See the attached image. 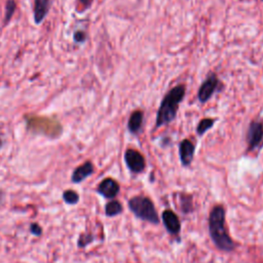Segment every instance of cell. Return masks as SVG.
Wrapping results in <instances>:
<instances>
[{
    "instance_id": "obj_1",
    "label": "cell",
    "mask_w": 263,
    "mask_h": 263,
    "mask_svg": "<svg viewBox=\"0 0 263 263\" xmlns=\"http://www.w3.org/2000/svg\"><path fill=\"white\" fill-rule=\"evenodd\" d=\"M209 233L217 249L224 252H232L236 245L230 237L225 227V209L221 204L215 205L208 220Z\"/></svg>"
},
{
    "instance_id": "obj_2",
    "label": "cell",
    "mask_w": 263,
    "mask_h": 263,
    "mask_svg": "<svg viewBox=\"0 0 263 263\" xmlns=\"http://www.w3.org/2000/svg\"><path fill=\"white\" fill-rule=\"evenodd\" d=\"M185 92L186 86L184 84H178L164 95L157 109L155 128L168 124L176 118L180 103L185 97Z\"/></svg>"
},
{
    "instance_id": "obj_3",
    "label": "cell",
    "mask_w": 263,
    "mask_h": 263,
    "mask_svg": "<svg viewBox=\"0 0 263 263\" xmlns=\"http://www.w3.org/2000/svg\"><path fill=\"white\" fill-rule=\"evenodd\" d=\"M128 209L132 213L139 219L143 221H147L152 224L159 223V217L153 201L147 197L142 195H137L132 197L128 202Z\"/></svg>"
},
{
    "instance_id": "obj_4",
    "label": "cell",
    "mask_w": 263,
    "mask_h": 263,
    "mask_svg": "<svg viewBox=\"0 0 263 263\" xmlns=\"http://www.w3.org/2000/svg\"><path fill=\"white\" fill-rule=\"evenodd\" d=\"M219 87H222L220 79L218 78L216 73L210 72L197 90L198 101L202 104L206 103L213 97V95L219 89Z\"/></svg>"
},
{
    "instance_id": "obj_5",
    "label": "cell",
    "mask_w": 263,
    "mask_h": 263,
    "mask_svg": "<svg viewBox=\"0 0 263 263\" xmlns=\"http://www.w3.org/2000/svg\"><path fill=\"white\" fill-rule=\"evenodd\" d=\"M248 144V151H253L263 141V123L259 120H253L250 122L246 135Z\"/></svg>"
},
{
    "instance_id": "obj_6",
    "label": "cell",
    "mask_w": 263,
    "mask_h": 263,
    "mask_svg": "<svg viewBox=\"0 0 263 263\" xmlns=\"http://www.w3.org/2000/svg\"><path fill=\"white\" fill-rule=\"evenodd\" d=\"M124 161L127 168L135 174L142 173L146 167L145 157L138 150L132 148L124 152Z\"/></svg>"
},
{
    "instance_id": "obj_7",
    "label": "cell",
    "mask_w": 263,
    "mask_h": 263,
    "mask_svg": "<svg viewBox=\"0 0 263 263\" xmlns=\"http://www.w3.org/2000/svg\"><path fill=\"white\" fill-rule=\"evenodd\" d=\"M119 190H120L119 184L112 178L104 179L97 188L98 193L107 199L115 198L119 193Z\"/></svg>"
},
{
    "instance_id": "obj_8",
    "label": "cell",
    "mask_w": 263,
    "mask_h": 263,
    "mask_svg": "<svg viewBox=\"0 0 263 263\" xmlns=\"http://www.w3.org/2000/svg\"><path fill=\"white\" fill-rule=\"evenodd\" d=\"M162 223L166 231L172 235H178L181 231V222L179 217L172 211L165 210L161 214Z\"/></svg>"
},
{
    "instance_id": "obj_9",
    "label": "cell",
    "mask_w": 263,
    "mask_h": 263,
    "mask_svg": "<svg viewBox=\"0 0 263 263\" xmlns=\"http://www.w3.org/2000/svg\"><path fill=\"white\" fill-rule=\"evenodd\" d=\"M195 146L194 144L188 140L184 139L179 144V156L183 166H189L194 158Z\"/></svg>"
},
{
    "instance_id": "obj_10",
    "label": "cell",
    "mask_w": 263,
    "mask_h": 263,
    "mask_svg": "<svg viewBox=\"0 0 263 263\" xmlns=\"http://www.w3.org/2000/svg\"><path fill=\"white\" fill-rule=\"evenodd\" d=\"M93 164L90 161H85L83 164L77 166L71 176V181L73 183H80L89 177L93 173Z\"/></svg>"
},
{
    "instance_id": "obj_11",
    "label": "cell",
    "mask_w": 263,
    "mask_h": 263,
    "mask_svg": "<svg viewBox=\"0 0 263 263\" xmlns=\"http://www.w3.org/2000/svg\"><path fill=\"white\" fill-rule=\"evenodd\" d=\"M144 120V113L141 110H135L127 121V129L130 134L137 135L140 133Z\"/></svg>"
},
{
    "instance_id": "obj_12",
    "label": "cell",
    "mask_w": 263,
    "mask_h": 263,
    "mask_svg": "<svg viewBox=\"0 0 263 263\" xmlns=\"http://www.w3.org/2000/svg\"><path fill=\"white\" fill-rule=\"evenodd\" d=\"M50 0H35L34 1V21L40 24L48 13Z\"/></svg>"
},
{
    "instance_id": "obj_13",
    "label": "cell",
    "mask_w": 263,
    "mask_h": 263,
    "mask_svg": "<svg viewBox=\"0 0 263 263\" xmlns=\"http://www.w3.org/2000/svg\"><path fill=\"white\" fill-rule=\"evenodd\" d=\"M123 211V206L120 201L116 199H111L105 205V214L107 217H115Z\"/></svg>"
},
{
    "instance_id": "obj_14",
    "label": "cell",
    "mask_w": 263,
    "mask_h": 263,
    "mask_svg": "<svg viewBox=\"0 0 263 263\" xmlns=\"http://www.w3.org/2000/svg\"><path fill=\"white\" fill-rule=\"evenodd\" d=\"M216 119L215 118H210V117H205L203 119H201L197 126H196V134L198 136H202L204 133H206L210 128L213 127L214 123H215Z\"/></svg>"
},
{
    "instance_id": "obj_15",
    "label": "cell",
    "mask_w": 263,
    "mask_h": 263,
    "mask_svg": "<svg viewBox=\"0 0 263 263\" xmlns=\"http://www.w3.org/2000/svg\"><path fill=\"white\" fill-rule=\"evenodd\" d=\"M192 197L187 195V194H182L180 197V206L181 210L184 214H188L192 212L193 206H192Z\"/></svg>"
},
{
    "instance_id": "obj_16",
    "label": "cell",
    "mask_w": 263,
    "mask_h": 263,
    "mask_svg": "<svg viewBox=\"0 0 263 263\" xmlns=\"http://www.w3.org/2000/svg\"><path fill=\"white\" fill-rule=\"evenodd\" d=\"M63 199L68 204H76L79 201V195L74 190H65L63 192Z\"/></svg>"
},
{
    "instance_id": "obj_17",
    "label": "cell",
    "mask_w": 263,
    "mask_h": 263,
    "mask_svg": "<svg viewBox=\"0 0 263 263\" xmlns=\"http://www.w3.org/2000/svg\"><path fill=\"white\" fill-rule=\"evenodd\" d=\"M15 10V3L13 0H8L6 3V10H5V23L9 22V20L11 18L13 12Z\"/></svg>"
},
{
    "instance_id": "obj_18",
    "label": "cell",
    "mask_w": 263,
    "mask_h": 263,
    "mask_svg": "<svg viewBox=\"0 0 263 263\" xmlns=\"http://www.w3.org/2000/svg\"><path fill=\"white\" fill-rule=\"evenodd\" d=\"M93 240V236L90 233H84L81 234L79 239H78V246L80 248H84L86 247L88 243H90Z\"/></svg>"
},
{
    "instance_id": "obj_19",
    "label": "cell",
    "mask_w": 263,
    "mask_h": 263,
    "mask_svg": "<svg viewBox=\"0 0 263 263\" xmlns=\"http://www.w3.org/2000/svg\"><path fill=\"white\" fill-rule=\"evenodd\" d=\"M30 232L35 236H40L42 234V228L37 223H32L30 225Z\"/></svg>"
},
{
    "instance_id": "obj_20",
    "label": "cell",
    "mask_w": 263,
    "mask_h": 263,
    "mask_svg": "<svg viewBox=\"0 0 263 263\" xmlns=\"http://www.w3.org/2000/svg\"><path fill=\"white\" fill-rule=\"evenodd\" d=\"M85 39H86V35H85L84 32H82V31H76V32L74 33V40H75V42H77V43H82V42L85 41Z\"/></svg>"
},
{
    "instance_id": "obj_21",
    "label": "cell",
    "mask_w": 263,
    "mask_h": 263,
    "mask_svg": "<svg viewBox=\"0 0 263 263\" xmlns=\"http://www.w3.org/2000/svg\"><path fill=\"white\" fill-rule=\"evenodd\" d=\"M78 1H79V3L83 6L84 9L88 8V7L91 5V3H92V0H78Z\"/></svg>"
},
{
    "instance_id": "obj_22",
    "label": "cell",
    "mask_w": 263,
    "mask_h": 263,
    "mask_svg": "<svg viewBox=\"0 0 263 263\" xmlns=\"http://www.w3.org/2000/svg\"><path fill=\"white\" fill-rule=\"evenodd\" d=\"M3 199H4V193L2 191H0V204L2 203Z\"/></svg>"
},
{
    "instance_id": "obj_23",
    "label": "cell",
    "mask_w": 263,
    "mask_h": 263,
    "mask_svg": "<svg viewBox=\"0 0 263 263\" xmlns=\"http://www.w3.org/2000/svg\"><path fill=\"white\" fill-rule=\"evenodd\" d=\"M262 1H263V0H262Z\"/></svg>"
}]
</instances>
